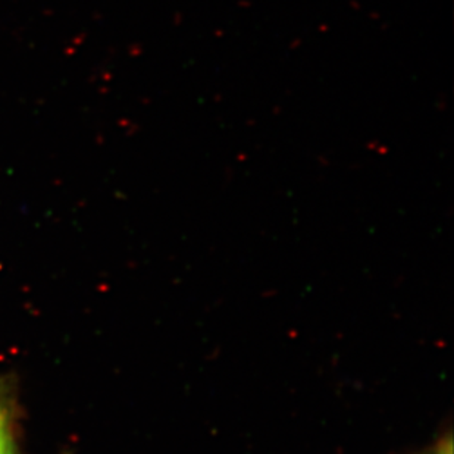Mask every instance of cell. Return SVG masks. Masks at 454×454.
<instances>
[{
  "label": "cell",
  "instance_id": "7a4b0ae2",
  "mask_svg": "<svg viewBox=\"0 0 454 454\" xmlns=\"http://www.w3.org/2000/svg\"><path fill=\"white\" fill-rule=\"evenodd\" d=\"M415 454H453V438H451V434L442 435L434 444L425 447L424 450L418 451Z\"/></svg>",
  "mask_w": 454,
  "mask_h": 454
},
{
  "label": "cell",
  "instance_id": "6da1fadb",
  "mask_svg": "<svg viewBox=\"0 0 454 454\" xmlns=\"http://www.w3.org/2000/svg\"><path fill=\"white\" fill-rule=\"evenodd\" d=\"M0 454L20 453L18 407L12 387L0 378Z\"/></svg>",
  "mask_w": 454,
  "mask_h": 454
}]
</instances>
